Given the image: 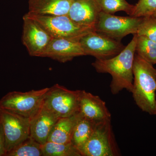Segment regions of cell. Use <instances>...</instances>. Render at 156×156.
<instances>
[{
	"instance_id": "6da1fadb",
	"label": "cell",
	"mask_w": 156,
	"mask_h": 156,
	"mask_svg": "<svg viewBox=\"0 0 156 156\" xmlns=\"http://www.w3.org/2000/svg\"><path fill=\"white\" fill-rule=\"evenodd\" d=\"M137 37V34H134L131 42L116 56L107 59H96L92 63L97 72L108 73L112 76L110 87L113 95L119 94L123 89L132 92Z\"/></svg>"
},
{
	"instance_id": "7a4b0ae2",
	"label": "cell",
	"mask_w": 156,
	"mask_h": 156,
	"mask_svg": "<svg viewBox=\"0 0 156 156\" xmlns=\"http://www.w3.org/2000/svg\"><path fill=\"white\" fill-rule=\"evenodd\" d=\"M132 96L142 111L156 115V69L153 65L135 54L133 64Z\"/></svg>"
},
{
	"instance_id": "3957f363",
	"label": "cell",
	"mask_w": 156,
	"mask_h": 156,
	"mask_svg": "<svg viewBox=\"0 0 156 156\" xmlns=\"http://www.w3.org/2000/svg\"><path fill=\"white\" fill-rule=\"evenodd\" d=\"M24 16L36 21L53 38L65 39L80 41L84 35L95 31V27L78 24L68 15L48 16L27 13Z\"/></svg>"
},
{
	"instance_id": "277c9868",
	"label": "cell",
	"mask_w": 156,
	"mask_h": 156,
	"mask_svg": "<svg viewBox=\"0 0 156 156\" xmlns=\"http://www.w3.org/2000/svg\"><path fill=\"white\" fill-rule=\"evenodd\" d=\"M79 151L82 156L120 155L111 120L97 122L91 136Z\"/></svg>"
},
{
	"instance_id": "5b68a950",
	"label": "cell",
	"mask_w": 156,
	"mask_h": 156,
	"mask_svg": "<svg viewBox=\"0 0 156 156\" xmlns=\"http://www.w3.org/2000/svg\"><path fill=\"white\" fill-rule=\"evenodd\" d=\"M49 88L26 92L13 91L0 99V108L30 119L41 108Z\"/></svg>"
},
{
	"instance_id": "8992f818",
	"label": "cell",
	"mask_w": 156,
	"mask_h": 156,
	"mask_svg": "<svg viewBox=\"0 0 156 156\" xmlns=\"http://www.w3.org/2000/svg\"><path fill=\"white\" fill-rule=\"evenodd\" d=\"M81 93L56 84L49 88L43 103L59 118L71 116L80 112Z\"/></svg>"
},
{
	"instance_id": "52a82bcc",
	"label": "cell",
	"mask_w": 156,
	"mask_h": 156,
	"mask_svg": "<svg viewBox=\"0 0 156 156\" xmlns=\"http://www.w3.org/2000/svg\"><path fill=\"white\" fill-rule=\"evenodd\" d=\"M142 18L120 17L101 11L95 24V31L121 41L128 34H136Z\"/></svg>"
},
{
	"instance_id": "ba28073f",
	"label": "cell",
	"mask_w": 156,
	"mask_h": 156,
	"mask_svg": "<svg viewBox=\"0 0 156 156\" xmlns=\"http://www.w3.org/2000/svg\"><path fill=\"white\" fill-rule=\"evenodd\" d=\"M6 153L30 136V119L0 108Z\"/></svg>"
},
{
	"instance_id": "9c48e42d",
	"label": "cell",
	"mask_w": 156,
	"mask_h": 156,
	"mask_svg": "<svg viewBox=\"0 0 156 156\" xmlns=\"http://www.w3.org/2000/svg\"><path fill=\"white\" fill-rule=\"evenodd\" d=\"M85 55L97 59H107L116 56L125 48L121 41L115 40L95 31L90 32L80 40Z\"/></svg>"
},
{
	"instance_id": "30bf717a",
	"label": "cell",
	"mask_w": 156,
	"mask_h": 156,
	"mask_svg": "<svg viewBox=\"0 0 156 156\" xmlns=\"http://www.w3.org/2000/svg\"><path fill=\"white\" fill-rule=\"evenodd\" d=\"M23 44L31 56L41 57L53 38L36 21L23 16Z\"/></svg>"
},
{
	"instance_id": "8fae6325",
	"label": "cell",
	"mask_w": 156,
	"mask_h": 156,
	"mask_svg": "<svg viewBox=\"0 0 156 156\" xmlns=\"http://www.w3.org/2000/svg\"><path fill=\"white\" fill-rule=\"evenodd\" d=\"M86 56L80 42L65 39L52 38L42 57H48L62 63L75 57Z\"/></svg>"
},
{
	"instance_id": "7c38bea8",
	"label": "cell",
	"mask_w": 156,
	"mask_h": 156,
	"mask_svg": "<svg viewBox=\"0 0 156 156\" xmlns=\"http://www.w3.org/2000/svg\"><path fill=\"white\" fill-rule=\"evenodd\" d=\"M59 118L43 103L37 113L30 119V136L41 145L48 141L51 129Z\"/></svg>"
},
{
	"instance_id": "4fadbf2b",
	"label": "cell",
	"mask_w": 156,
	"mask_h": 156,
	"mask_svg": "<svg viewBox=\"0 0 156 156\" xmlns=\"http://www.w3.org/2000/svg\"><path fill=\"white\" fill-rule=\"evenodd\" d=\"M80 114L94 122L111 120V114L106 103L98 95L81 90Z\"/></svg>"
},
{
	"instance_id": "5bb4252c",
	"label": "cell",
	"mask_w": 156,
	"mask_h": 156,
	"mask_svg": "<svg viewBox=\"0 0 156 156\" xmlns=\"http://www.w3.org/2000/svg\"><path fill=\"white\" fill-rule=\"evenodd\" d=\"M101 11L98 0H73L68 16L78 24L95 27Z\"/></svg>"
},
{
	"instance_id": "9a60e30c",
	"label": "cell",
	"mask_w": 156,
	"mask_h": 156,
	"mask_svg": "<svg viewBox=\"0 0 156 156\" xmlns=\"http://www.w3.org/2000/svg\"><path fill=\"white\" fill-rule=\"evenodd\" d=\"M73 0H29V14L39 15H68Z\"/></svg>"
},
{
	"instance_id": "2e32d148",
	"label": "cell",
	"mask_w": 156,
	"mask_h": 156,
	"mask_svg": "<svg viewBox=\"0 0 156 156\" xmlns=\"http://www.w3.org/2000/svg\"><path fill=\"white\" fill-rule=\"evenodd\" d=\"M80 113L71 116L59 118L51 129L48 141L60 144L71 142L73 131Z\"/></svg>"
},
{
	"instance_id": "e0dca14e",
	"label": "cell",
	"mask_w": 156,
	"mask_h": 156,
	"mask_svg": "<svg viewBox=\"0 0 156 156\" xmlns=\"http://www.w3.org/2000/svg\"><path fill=\"white\" fill-rule=\"evenodd\" d=\"M96 123L83 117L80 114L74 128L71 139L72 143L78 150L87 142L91 136Z\"/></svg>"
},
{
	"instance_id": "ac0fdd59",
	"label": "cell",
	"mask_w": 156,
	"mask_h": 156,
	"mask_svg": "<svg viewBox=\"0 0 156 156\" xmlns=\"http://www.w3.org/2000/svg\"><path fill=\"white\" fill-rule=\"evenodd\" d=\"M43 156H82L71 142L67 144L47 141L42 145Z\"/></svg>"
},
{
	"instance_id": "d6986e66",
	"label": "cell",
	"mask_w": 156,
	"mask_h": 156,
	"mask_svg": "<svg viewBox=\"0 0 156 156\" xmlns=\"http://www.w3.org/2000/svg\"><path fill=\"white\" fill-rule=\"evenodd\" d=\"M5 156H43L42 145L30 136Z\"/></svg>"
},
{
	"instance_id": "ffe728a7",
	"label": "cell",
	"mask_w": 156,
	"mask_h": 156,
	"mask_svg": "<svg viewBox=\"0 0 156 156\" xmlns=\"http://www.w3.org/2000/svg\"><path fill=\"white\" fill-rule=\"evenodd\" d=\"M136 52L147 62L156 64V42L143 36L137 35Z\"/></svg>"
},
{
	"instance_id": "44dd1931",
	"label": "cell",
	"mask_w": 156,
	"mask_h": 156,
	"mask_svg": "<svg viewBox=\"0 0 156 156\" xmlns=\"http://www.w3.org/2000/svg\"><path fill=\"white\" fill-rule=\"evenodd\" d=\"M101 11L107 14H113L123 11L131 16L134 5L128 3L126 0H98Z\"/></svg>"
},
{
	"instance_id": "7402d4cb",
	"label": "cell",
	"mask_w": 156,
	"mask_h": 156,
	"mask_svg": "<svg viewBox=\"0 0 156 156\" xmlns=\"http://www.w3.org/2000/svg\"><path fill=\"white\" fill-rule=\"evenodd\" d=\"M142 17L136 34L146 37L156 43V17L152 15Z\"/></svg>"
},
{
	"instance_id": "603a6c76",
	"label": "cell",
	"mask_w": 156,
	"mask_h": 156,
	"mask_svg": "<svg viewBox=\"0 0 156 156\" xmlns=\"http://www.w3.org/2000/svg\"><path fill=\"white\" fill-rule=\"evenodd\" d=\"M156 11V0H139L134 5L131 17H141L152 15Z\"/></svg>"
},
{
	"instance_id": "cb8c5ba5",
	"label": "cell",
	"mask_w": 156,
	"mask_h": 156,
	"mask_svg": "<svg viewBox=\"0 0 156 156\" xmlns=\"http://www.w3.org/2000/svg\"><path fill=\"white\" fill-rule=\"evenodd\" d=\"M6 154L5 140L2 124L0 122V156H5Z\"/></svg>"
},
{
	"instance_id": "d4e9b609",
	"label": "cell",
	"mask_w": 156,
	"mask_h": 156,
	"mask_svg": "<svg viewBox=\"0 0 156 156\" xmlns=\"http://www.w3.org/2000/svg\"><path fill=\"white\" fill-rule=\"evenodd\" d=\"M152 15L153 16H154V17H156V11Z\"/></svg>"
},
{
	"instance_id": "484cf974",
	"label": "cell",
	"mask_w": 156,
	"mask_h": 156,
	"mask_svg": "<svg viewBox=\"0 0 156 156\" xmlns=\"http://www.w3.org/2000/svg\"></svg>"
}]
</instances>
